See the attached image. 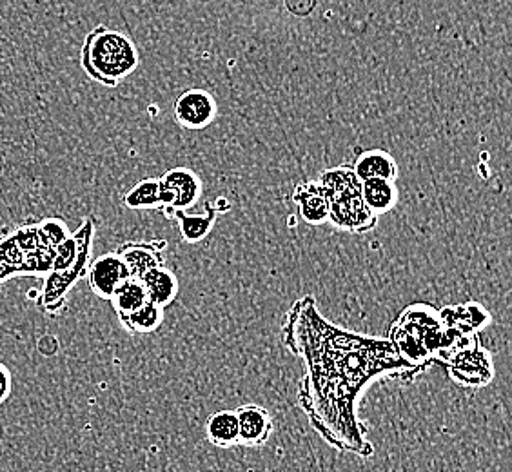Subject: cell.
<instances>
[{
	"label": "cell",
	"instance_id": "obj_14",
	"mask_svg": "<svg viewBox=\"0 0 512 472\" xmlns=\"http://www.w3.org/2000/svg\"><path fill=\"white\" fill-rule=\"evenodd\" d=\"M351 168L360 182L373 180V178H384V180L396 182L398 178V164L393 155H389L384 149H369L360 153Z\"/></svg>",
	"mask_w": 512,
	"mask_h": 472
},
{
	"label": "cell",
	"instance_id": "obj_18",
	"mask_svg": "<svg viewBox=\"0 0 512 472\" xmlns=\"http://www.w3.org/2000/svg\"><path fill=\"white\" fill-rule=\"evenodd\" d=\"M207 440L218 449H231L238 443V420L235 411L215 413L206 423Z\"/></svg>",
	"mask_w": 512,
	"mask_h": 472
},
{
	"label": "cell",
	"instance_id": "obj_12",
	"mask_svg": "<svg viewBox=\"0 0 512 472\" xmlns=\"http://www.w3.org/2000/svg\"><path fill=\"white\" fill-rule=\"evenodd\" d=\"M238 443L246 447H260L273 433V418L260 405L238 407Z\"/></svg>",
	"mask_w": 512,
	"mask_h": 472
},
{
	"label": "cell",
	"instance_id": "obj_17",
	"mask_svg": "<svg viewBox=\"0 0 512 472\" xmlns=\"http://www.w3.org/2000/svg\"><path fill=\"white\" fill-rule=\"evenodd\" d=\"M362 198L369 211L382 217L389 213L396 202H398V189L394 180H384V178H373L362 182Z\"/></svg>",
	"mask_w": 512,
	"mask_h": 472
},
{
	"label": "cell",
	"instance_id": "obj_16",
	"mask_svg": "<svg viewBox=\"0 0 512 472\" xmlns=\"http://www.w3.org/2000/svg\"><path fill=\"white\" fill-rule=\"evenodd\" d=\"M218 215H220V209L215 202H211V204H206L204 213H200V215H191L188 211H177L173 218H177L182 238L188 244H198L211 233Z\"/></svg>",
	"mask_w": 512,
	"mask_h": 472
},
{
	"label": "cell",
	"instance_id": "obj_3",
	"mask_svg": "<svg viewBox=\"0 0 512 472\" xmlns=\"http://www.w3.org/2000/svg\"><path fill=\"white\" fill-rule=\"evenodd\" d=\"M140 64L137 44L126 33L97 26L89 31L80 48V66L100 86L117 88Z\"/></svg>",
	"mask_w": 512,
	"mask_h": 472
},
{
	"label": "cell",
	"instance_id": "obj_19",
	"mask_svg": "<svg viewBox=\"0 0 512 472\" xmlns=\"http://www.w3.org/2000/svg\"><path fill=\"white\" fill-rule=\"evenodd\" d=\"M109 302L113 304L117 316H124L148 304L149 298L146 287L142 286L138 278H128L124 284L117 287V291L111 295Z\"/></svg>",
	"mask_w": 512,
	"mask_h": 472
},
{
	"label": "cell",
	"instance_id": "obj_8",
	"mask_svg": "<svg viewBox=\"0 0 512 472\" xmlns=\"http://www.w3.org/2000/svg\"><path fill=\"white\" fill-rule=\"evenodd\" d=\"M173 115L182 128L189 131H202L207 126H211L217 118V100L206 89H186L175 99Z\"/></svg>",
	"mask_w": 512,
	"mask_h": 472
},
{
	"label": "cell",
	"instance_id": "obj_22",
	"mask_svg": "<svg viewBox=\"0 0 512 472\" xmlns=\"http://www.w3.org/2000/svg\"><path fill=\"white\" fill-rule=\"evenodd\" d=\"M11 391H13V374L0 362V405L10 398Z\"/></svg>",
	"mask_w": 512,
	"mask_h": 472
},
{
	"label": "cell",
	"instance_id": "obj_15",
	"mask_svg": "<svg viewBox=\"0 0 512 472\" xmlns=\"http://www.w3.org/2000/svg\"><path fill=\"white\" fill-rule=\"evenodd\" d=\"M142 286L146 287L149 302L158 307H168L175 302L178 295V278L169 271L168 267L158 266L148 271L140 278Z\"/></svg>",
	"mask_w": 512,
	"mask_h": 472
},
{
	"label": "cell",
	"instance_id": "obj_6",
	"mask_svg": "<svg viewBox=\"0 0 512 472\" xmlns=\"http://www.w3.org/2000/svg\"><path fill=\"white\" fill-rule=\"evenodd\" d=\"M91 251H93V246L84 247L79 258L68 269L50 271L48 275L44 276V286L39 293V304L46 313L57 315L64 309L69 291L75 287L80 278H84L88 273Z\"/></svg>",
	"mask_w": 512,
	"mask_h": 472
},
{
	"label": "cell",
	"instance_id": "obj_1",
	"mask_svg": "<svg viewBox=\"0 0 512 472\" xmlns=\"http://www.w3.org/2000/svg\"><path fill=\"white\" fill-rule=\"evenodd\" d=\"M284 344L306 362L298 402L316 433L338 451L371 456L373 445L356 413L360 394L376 378L422 371L404 360L389 338L360 335L325 320L313 296L291 305Z\"/></svg>",
	"mask_w": 512,
	"mask_h": 472
},
{
	"label": "cell",
	"instance_id": "obj_20",
	"mask_svg": "<svg viewBox=\"0 0 512 472\" xmlns=\"http://www.w3.org/2000/svg\"><path fill=\"white\" fill-rule=\"evenodd\" d=\"M124 206L129 209H160L162 207V186L160 178H144L131 187L124 195Z\"/></svg>",
	"mask_w": 512,
	"mask_h": 472
},
{
	"label": "cell",
	"instance_id": "obj_9",
	"mask_svg": "<svg viewBox=\"0 0 512 472\" xmlns=\"http://www.w3.org/2000/svg\"><path fill=\"white\" fill-rule=\"evenodd\" d=\"M89 287L95 295L104 300H109L117 291L120 284H124L129 276L128 267L119 253H106L89 262L88 273Z\"/></svg>",
	"mask_w": 512,
	"mask_h": 472
},
{
	"label": "cell",
	"instance_id": "obj_13",
	"mask_svg": "<svg viewBox=\"0 0 512 472\" xmlns=\"http://www.w3.org/2000/svg\"><path fill=\"white\" fill-rule=\"evenodd\" d=\"M293 202L298 215L309 226H322L329 220V200L318 180L298 184L293 193Z\"/></svg>",
	"mask_w": 512,
	"mask_h": 472
},
{
	"label": "cell",
	"instance_id": "obj_21",
	"mask_svg": "<svg viewBox=\"0 0 512 472\" xmlns=\"http://www.w3.org/2000/svg\"><path fill=\"white\" fill-rule=\"evenodd\" d=\"M119 320L133 335H151L162 325L164 309L148 302L129 315L119 316Z\"/></svg>",
	"mask_w": 512,
	"mask_h": 472
},
{
	"label": "cell",
	"instance_id": "obj_10",
	"mask_svg": "<svg viewBox=\"0 0 512 472\" xmlns=\"http://www.w3.org/2000/svg\"><path fill=\"white\" fill-rule=\"evenodd\" d=\"M438 316L444 327L462 336H478L482 329L491 324V313L476 302L447 305L438 311Z\"/></svg>",
	"mask_w": 512,
	"mask_h": 472
},
{
	"label": "cell",
	"instance_id": "obj_11",
	"mask_svg": "<svg viewBox=\"0 0 512 472\" xmlns=\"http://www.w3.org/2000/svg\"><path fill=\"white\" fill-rule=\"evenodd\" d=\"M164 240H153V242H126L119 247L120 258L128 267L131 278H142L151 269L164 266Z\"/></svg>",
	"mask_w": 512,
	"mask_h": 472
},
{
	"label": "cell",
	"instance_id": "obj_7",
	"mask_svg": "<svg viewBox=\"0 0 512 472\" xmlns=\"http://www.w3.org/2000/svg\"><path fill=\"white\" fill-rule=\"evenodd\" d=\"M160 178L162 186V207L160 211L173 218L177 211H188L202 197V180L193 169L173 168Z\"/></svg>",
	"mask_w": 512,
	"mask_h": 472
},
{
	"label": "cell",
	"instance_id": "obj_2",
	"mask_svg": "<svg viewBox=\"0 0 512 472\" xmlns=\"http://www.w3.org/2000/svg\"><path fill=\"white\" fill-rule=\"evenodd\" d=\"M391 344L418 371H425L471 336L458 335L442 324L438 311L427 304L409 305L391 325Z\"/></svg>",
	"mask_w": 512,
	"mask_h": 472
},
{
	"label": "cell",
	"instance_id": "obj_5",
	"mask_svg": "<svg viewBox=\"0 0 512 472\" xmlns=\"http://www.w3.org/2000/svg\"><path fill=\"white\" fill-rule=\"evenodd\" d=\"M449 376L463 387H485L494 378V362L491 353L480 345L478 336H471L456 345L440 360Z\"/></svg>",
	"mask_w": 512,
	"mask_h": 472
},
{
	"label": "cell",
	"instance_id": "obj_4",
	"mask_svg": "<svg viewBox=\"0 0 512 472\" xmlns=\"http://www.w3.org/2000/svg\"><path fill=\"white\" fill-rule=\"evenodd\" d=\"M329 200V220L345 233H367L375 229L378 217L369 211L362 198V182L349 166L325 169L318 178Z\"/></svg>",
	"mask_w": 512,
	"mask_h": 472
}]
</instances>
